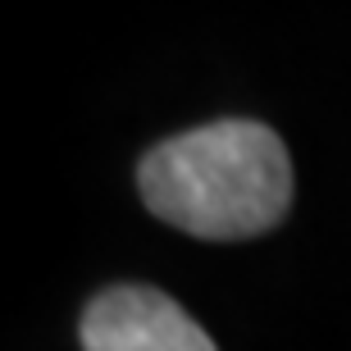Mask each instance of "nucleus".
Instances as JSON below:
<instances>
[{
	"instance_id": "f257e3e1",
	"label": "nucleus",
	"mask_w": 351,
	"mask_h": 351,
	"mask_svg": "<svg viewBox=\"0 0 351 351\" xmlns=\"http://www.w3.org/2000/svg\"><path fill=\"white\" fill-rule=\"evenodd\" d=\"M137 192L160 223L201 242H251L292 210V156L261 119H215L151 146Z\"/></svg>"
},
{
	"instance_id": "f03ea898",
	"label": "nucleus",
	"mask_w": 351,
	"mask_h": 351,
	"mask_svg": "<svg viewBox=\"0 0 351 351\" xmlns=\"http://www.w3.org/2000/svg\"><path fill=\"white\" fill-rule=\"evenodd\" d=\"M82 351H219L173 297L146 283L105 287L82 311Z\"/></svg>"
}]
</instances>
